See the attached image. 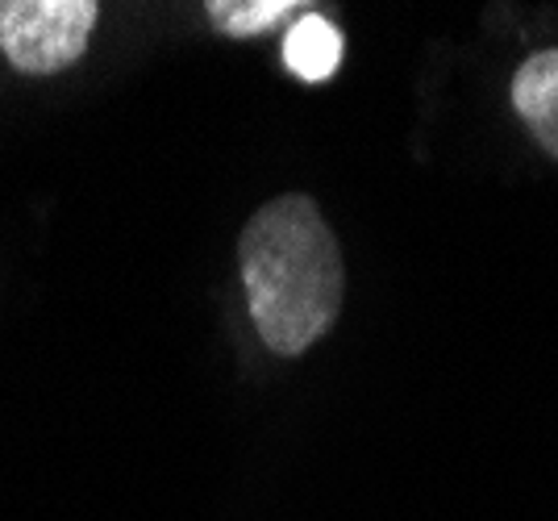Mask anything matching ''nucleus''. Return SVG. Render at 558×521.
<instances>
[{"instance_id":"1","label":"nucleus","mask_w":558,"mask_h":521,"mask_svg":"<svg viewBox=\"0 0 558 521\" xmlns=\"http://www.w3.org/2000/svg\"><path fill=\"white\" fill-rule=\"evenodd\" d=\"M238 263L267 351L301 355L333 326L347 271L338 238L313 196L288 192L267 201L238 238Z\"/></svg>"},{"instance_id":"3","label":"nucleus","mask_w":558,"mask_h":521,"mask_svg":"<svg viewBox=\"0 0 558 521\" xmlns=\"http://www.w3.org/2000/svg\"><path fill=\"white\" fill-rule=\"evenodd\" d=\"M512 109L558 159V47L530 54L512 75Z\"/></svg>"},{"instance_id":"2","label":"nucleus","mask_w":558,"mask_h":521,"mask_svg":"<svg viewBox=\"0 0 558 521\" xmlns=\"http://www.w3.org/2000/svg\"><path fill=\"white\" fill-rule=\"evenodd\" d=\"M96 13V0H0V50L17 72H63L88 47Z\"/></svg>"},{"instance_id":"5","label":"nucleus","mask_w":558,"mask_h":521,"mask_svg":"<svg viewBox=\"0 0 558 521\" xmlns=\"http://www.w3.org/2000/svg\"><path fill=\"white\" fill-rule=\"evenodd\" d=\"M304 4L296 0H213L209 9V22L230 34V38H251V34H263L279 25L288 13H301Z\"/></svg>"},{"instance_id":"4","label":"nucleus","mask_w":558,"mask_h":521,"mask_svg":"<svg viewBox=\"0 0 558 521\" xmlns=\"http://www.w3.org/2000/svg\"><path fill=\"white\" fill-rule=\"evenodd\" d=\"M283 63L304 84H326L342 63V34L322 13H304L283 38Z\"/></svg>"}]
</instances>
